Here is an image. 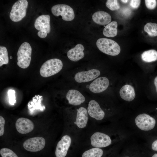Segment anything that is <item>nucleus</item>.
Segmentation results:
<instances>
[{"label": "nucleus", "mask_w": 157, "mask_h": 157, "mask_svg": "<svg viewBox=\"0 0 157 157\" xmlns=\"http://www.w3.org/2000/svg\"><path fill=\"white\" fill-rule=\"evenodd\" d=\"M62 61L57 58H53L45 61L41 66L40 70V75L47 77L59 72L62 69Z\"/></svg>", "instance_id": "f257e3e1"}, {"label": "nucleus", "mask_w": 157, "mask_h": 157, "mask_svg": "<svg viewBox=\"0 0 157 157\" xmlns=\"http://www.w3.org/2000/svg\"><path fill=\"white\" fill-rule=\"evenodd\" d=\"M96 45L98 49L106 54L115 56L118 55L121 51L119 45L115 41L107 38L98 39Z\"/></svg>", "instance_id": "f03ea898"}, {"label": "nucleus", "mask_w": 157, "mask_h": 157, "mask_svg": "<svg viewBox=\"0 0 157 157\" xmlns=\"http://www.w3.org/2000/svg\"><path fill=\"white\" fill-rule=\"evenodd\" d=\"M32 53V48L27 42L22 44L19 48L17 53V64L19 67L26 69L30 65Z\"/></svg>", "instance_id": "7ed1b4c3"}, {"label": "nucleus", "mask_w": 157, "mask_h": 157, "mask_svg": "<svg viewBox=\"0 0 157 157\" xmlns=\"http://www.w3.org/2000/svg\"><path fill=\"white\" fill-rule=\"evenodd\" d=\"M28 3L26 0H19L13 5L10 14V18L13 22L21 20L25 17Z\"/></svg>", "instance_id": "20e7f679"}, {"label": "nucleus", "mask_w": 157, "mask_h": 157, "mask_svg": "<svg viewBox=\"0 0 157 157\" xmlns=\"http://www.w3.org/2000/svg\"><path fill=\"white\" fill-rule=\"evenodd\" d=\"M50 17L49 15H44L39 16L36 19L34 23L35 28L39 31L38 36L41 38H46L47 33L50 31Z\"/></svg>", "instance_id": "39448f33"}, {"label": "nucleus", "mask_w": 157, "mask_h": 157, "mask_svg": "<svg viewBox=\"0 0 157 157\" xmlns=\"http://www.w3.org/2000/svg\"><path fill=\"white\" fill-rule=\"evenodd\" d=\"M51 11L56 16H61L62 19L65 21H71L74 19L75 15L72 8L64 4H58L52 7Z\"/></svg>", "instance_id": "423d86ee"}, {"label": "nucleus", "mask_w": 157, "mask_h": 157, "mask_svg": "<svg viewBox=\"0 0 157 157\" xmlns=\"http://www.w3.org/2000/svg\"><path fill=\"white\" fill-rule=\"evenodd\" d=\"M135 122L139 129L145 131L152 129L154 127L156 123L154 118L145 113L138 115L135 118Z\"/></svg>", "instance_id": "0eeeda50"}, {"label": "nucleus", "mask_w": 157, "mask_h": 157, "mask_svg": "<svg viewBox=\"0 0 157 157\" xmlns=\"http://www.w3.org/2000/svg\"><path fill=\"white\" fill-rule=\"evenodd\" d=\"M45 144L44 139L42 137H35L26 140L23 143V146L26 150L35 152L43 149Z\"/></svg>", "instance_id": "6e6552de"}, {"label": "nucleus", "mask_w": 157, "mask_h": 157, "mask_svg": "<svg viewBox=\"0 0 157 157\" xmlns=\"http://www.w3.org/2000/svg\"><path fill=\"white\" fill-rule=\"evenodd\" d=\"M90 141L92 145L98 148L106 147L111 143L110 138L108 135L99 132L94 133L90 137Z\"/></svg>", "instance_id": "1a4fd4ad"}, {"label": "nucleus", "mask_w": 157, "mask_h": 157, "mask_svg": "<svg viewBox=\"0 0 157 157\" xmlns=\"http://www.w3.org/2000/svg\"><path fill=\"white\" fill-rule=\"evenodd\" d=\"M100 74L99 70L96 69H91L77 73L75 75L74 79L76 82L78 83L88 82L97 78Z\"/></svg>", "instance_id": "9d476101"}, {"label": "nucleus", "mask_w": 157, "mask_h": 157, "mask_svg": "<svg viewBox=\"0 0 157 157\" xmlns=\"http://www.w3.org/2000/svg\"><path fill=\"white\" fill-rule=\"evenodd\" d=\"M71 139L69 135L63 136L57 143L55 150L56 157H65L71 145Z\"/></svg>", "instance_id": "9b49d317"}, {"label": "nucleus", "mask_w": 157, "mask_h": 157, "mask_svg": "<svg viewBox=\"0 0 157 157\" xmlns=\"http://www.w3.org/2000/svg\"><path fill=\"white\" fill-rule=\"evenodd\" d=\"M87 111L91 117L98 120L102 119L105 115V113L101 109L99 104L94 100L89 101Z\"/></svg>", "instance_id": "f8f14e48"}, {"label": "nucleus", "mask_w": 157, "mask_h": 157, "mask_svg": "<svg viewBox=\"0 0 157 157\" xmlns=\"http://www.w3.org/2000/svg\"><path fill=\"white\" fill-rule=\"evenodd\" d=\"M109 83V80L106 77H99L95 79L90 84L89 89L93 93H100L107 88Z\"/></svg>", "instance_id": "ddd939ff"}, {"label": "nucleus", "mask_w": 157, "mask_h": 157, "mask_svg": "<svg viewBox=\"0 0 157 157\" xmlns=\"http://www.w3.org/2000/svg\"><path fill=\"white\" fill-rule=\"evenodd\" d=\"M15 127L18 132L22 134H26L30 132L33 130L34 125L29 119L21 117L17 120Z\"/></svg>", "instance_id": "4468645a"}, {"label": "nucleus", "mask_w": 157, "mask_h": 157, "mask_svg": "<svg viewBox=\"0 0 157 157\" xmlns=\"http://www.w3.org/2000/svg\"><path fill=\"white\" fill-rule=\"evenodd\" d=\"M42 97V96L36 95L31 101L29 102L28 107L30 115H34L38 112L43 111L45 110V107L41 104Z\"/></svg>", "instance_id": "2eb2a0df"}, {"label": "nucleus", "mask_w": 157, "mask_h": 157, "mask_svg": "<svg viewBox=\"0 0 157 157\" xmlns=\"http://www.w3.org/2000/svg\"><path fill=\"white\" fill-rule=\"evenodd\" d=\"M66 98L69 104L74 106L80 105L85 100L83 94L76 90H69L66 94Z\"/></svg>", "instance_id": "dca6fc26"}, {"label": "nucleus", "mask_w": 157, "mask_h": 157, "mask_svg": "<svg viewBox=\"0 0 157 157\" xmlns=\"http://www.w3.org/2000/svg\"><path fill=\"white\" fill-rule=\"evenodd\" d=\"M84 49L83 45L78 44L68 51L67 53V57L72 61H77L84 57V53L83 51Z\"/></svg>", "instance_id": "f3484780"}, {"label": "nucleus", "mask_w": 157, "mask_h": 157, "mask_svg": "<svg viewBox=\"0 0 157 157\" xmlns=\"http://www.w3.org/2000/svg\"><path fill=\"white\" fill-rule=\"evenodd\" d=\"M76 121L74 123L79 128L86 127L88 120V111L85 108L81 107L77 110Z\"/></svg>", "instance_id": "a211bd4d"}, {"label": "nucleus", "mask_w": 157, "mask_h": 157, "mask_svg": "<svg viewBox=\"0 0 157 157\" xmlns=\"http://www.w3.org/2000/svg\"><path fill=\"white\" fill-rule=\"evenodd\" d=\"M93 21L97 24L101 25H107L111 20L110 15L105 12L100 11L94 13L92 16Z\"/></svg>", "instance_id": "6ab92c4d"}, {"label": "nucleus", "mask_w": 157, "mask_h": 157, "mask_svg": "<svg viewBox=\"0 0 157 157\" xmlns=\"http://www.w3.org/2000/svg\"><path fill=\"white\" fill-rule=\"evenodd\" d=\"M121 98L128 101H131L135 98V94L134 88L131 85L126 84L123 86L119 91Z\"/></svg>", "instance_id": "aec40b11"}, {"label": "nucleus", "mask_w": 157, "mask_h": 157, "mask_svg": "<svg viewBox=\"0 0 157 157\" xmlns=\"http://www.w3.org/2000/svg\"><path fill=\"white\" fill-rule=\"evenodd\" d=\"M117 23L113 21L107 25L103 31L104 35L107 37H113L116 36L117 33Z\"/></svg>", "instance_id": "412c9836"}, {"label": "nucleus", "mask_w": 157, "mask_h": 157, "mask_svg": "<svg viewBox=\"0 0 157 157\" xmlns=\"http://www.w3.org/2000/svg\"><path fill=\"white\" fill-rule=\"evenodd\" d=\"M142 60L146 62H151L157 60V51L151 49L144 52L141 55Z\"/></svg>", "instance_id": "4be33fe9"}, {"label": "nucleus", "mask_w": 157, "mask_h": 157, "mask_svg": "<svg viewBox=\"0 0 157 157\" xmlns=\"http://www.w3.org/2000/svg\"><path fill=\"white\" fill-rule=\"evenodd\" d=\"M103 153L102 149L99 148L91 149L84 152L82 157H101Z\"/></svg>", "instance_id": "5701e85b"}, {"label": "nucleus", "mask_w": 157, "mask_h": 157, "mask_svg": "<svg viewBox=\"0 0 157 157\" xmlns=\"http://www.w3.org/2000/svg\"><path fill=\"white\" fill-rule=\"evenodd\" d=\"M144 30L151 37L157 36V24L151 22L147 23L144 26Z\"/></svg>", "instance_id": "b1692460"}, {"label": "nucleus", "mask_w": 157, "mask_h": 157, "mask_svg": "<svg viewBox=\"0 0 157 157\" xmlns=\"http://www.w3.org/2000/svg\"><path fill=\"white\" fill-rule=\"evenodd\" d=\"M9 62L8 51L6 48L3 46H0V66L3 64H7Z\"/></svg>", "instance_id": "393cba45"}, {"label": "nucleus", "mask_w": 157, "mask_h": 157, "mask_svg": "<svg viewBox=\"0 0 157 157\" xmlns=\"http://www.w3.org/2000/svg\"><path fill=\"white\" fill-rule=\"evenodd\" d=\"M0 154L2 157H18L13 151L6 148L1 149Z\"/></svg>", "instance_id": "a878e982"}, {"label": "nucleus", "mask_w": 157, "mask_h": 157, "mask_svg": "<svg viewBox=\"0 0 157 157\" xmlns=\"http://www.w3.org/2000/svg\"><path fill=\"white\" fill-rule=\"evenodd\" d=\"M106 7L111 10H118L120 8L118 1L116 0H108L106 3Z\"/></svg>", "instance_id": "bb28decb"}, {"label": "nucleus", "mask_w": 157, "mask_h": 157, "mask_svg": "<svg viewBox=\"0 0 157 157\" xmlns=\"http://www.w3.org/2000/svg\"><path fill=\"white\" fill-rule=\"evenodd\" d=\"M15 91L14 90L9 89L8 91V96L10 104L14 105L16 103Z\"/></svg>", "instance_id": "cd10ccee"}, {"label": "nucleus", "mask_w": 157, "mask_h": 157, "mask_svg": "<svg viewBox=\"0 0 157 157\" xmlns=\"http://www.w3.org/2000/svg\"><path fill=\"white\" fill-rule=\"evenodd\" d=\"M145 4L146 7L150 9H153L156 7L157 2L155 0H145Z\"/></svg>", "instance_id": "c85d7f7f"}, {"label": "nucleus", "mask_w": 157, "mask_h": 157, "mask_svg": "<svg viewBox=\"0 0 157 157\" xmlns=\"http://www.w3.org/2000/svg\"><path fill=\"white\" fill-rule=\"evenodd\" d=\"M5 120L2 116H0V136H2L4 132Z\"/></svg>", "instance_id": "c756f323"}, {"label": "nucleus", "mask_w": 157, "mask_h": 157, "mask_svg": "<svg viewBox=\"0 0 157 157\" xmlns=\"http://www.w3.org/2000/svg\"><path fill=\"white\" fill-rule=\"evenodd\" d=\"M141 2L140 0H131L130 1V5L134 8H137L139 6Z\"/></svg>", "instance_id": "7c9ffc66"}, {"label": "nucleus", "mask_w": 157, "mask_h": 157, "mask_svg": "<svg viewBox=\"0 0 157 157\" xmlns=\"http://www.w3.org/2000/svg\"><path fill=\"white\" fill-rule=\"evenodd\" d=\"M152 149L155 151H157V140L154 141L151 146Z\"/></svg>", "instance_id": "2f4dec72"}, {"label": "nucleus", "mask_w": 157, "mask_h": 157, "mask_svg": "<svg viewBox=\"0 0 157 157\" xmlns=\"http://www.w3.org/2000/svg\"><path fill=\"white\" fill-rule=\"evenodd\" d=\"M154 84L156 87V91L157 92V76L156 77L154 80Z\"/></svg>", "instance_id": "473e14b6"}, {"label": "nucleus", "mask_w": 157, "mask_h": 157, "mask_svg": "<svg viewBox=\"0 0 157 157\" xmlns=\"http://www.w3.org/2000/svg\"><path fill=\"white\" fill-rule=\"evenodd\" d=\"M121 1L122 2L124 3H126L129 1L127 0H121Z\"/></svg>", "instance_id": "72a5a7b5"}, {"label": "nucleus", "mask_w": 157, "mask_h": 157, "mask_svg": "<svg viewBox=\"0 0 157 157\" xmlns=\"http://www.w3.org/2000/svg\"><path fill=\"white\" fill-rule=\"evenodd\" d=\"M152 157H157V154H154Z\"/></svg>", "instance_id": "f704fd0d"}, {"label": "nucleus", "mask_w": 157, "mask_h": 157, "mask_svg": "<svg viewBox=\"0 0 157 157\" xmlns=\"http://www.w3.org/2000/svg\"><path fill=\"white\" fill-rule=\"evenodd\" d=\"M10 59H12V56H10Z\"/></svg>", "instance_id": "c9c22d12"}, {"label": "nucleus", "mask_w": 157, "mask_h": 157, "mask_svg": "<svg viewBox=\"0 0 157 157\" xmlns=\"http://www.w3.org/2000/svg\"><path fill=\"white\" fill-rule=\"evenodd\" d=\"M128 157V156H127V157Z\"/></svg>", "instance_id": "e433bc0d"}]
</instances>
